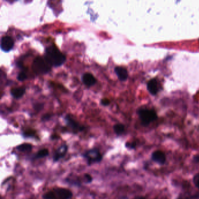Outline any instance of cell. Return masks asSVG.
<instances>
[{
  "label": "cell",
  "instance_id": "6da1fadb",
  "mask_svg": "<svg viewBox=\"0 0 199 199\" xmlns=\"http://www.w3.org/2000/svg\"><path fill=\"white\" fill-rule=\"evenodd\" d=\"M44 58L50 65L55 67L63 64L66 60L64 55L55 45H51L46 49Z\"/></svg>",
  "mask_w": 199,
  "mask_h": 199
},
{
  "label": "cell",
  "instance_id": "7a4b0ae2",
  "mask_svg": "<svg viewBox=\"0 0 199 199\" xmlns=\"http://www.w3.org/2000/svg\"><path fill=\"white\" fill-rule=\"evenodd\" d=\"M42 197L43 199H71L73 193L69 189L57 188L47 192Z\"/></svg>",
  "mask_w": 199,
  "mask_h": 199
},
{
  "label": "cell",
  "instance_id": "3957f363",
  "mask_svg": "<svg viewBox=\"0 0 199 199\" xmlns=\"http://www.w3.org/2000/svg\"><path fill=\"white\" fill-rule=\"evenodd\" d=\"M32 69L36 74H45L50 71L51 66L45 58L38 56L33 60Z\"/></svg>",
  "mask_w": 199,
  "mask_h": 199
},
{
  "label": "cell",
  "instance_id": "277c9868",
  "mask_svg": "<svg viewBox=\"0 0 199 199\" xmlns=\"http://www.w3.org/2000/svg\"><path fill=\"white\" fill-rule=\"evenodd\" d=\"M138 114L143 126H148L150 123L157 119V115L154 110L141 109L138 111Z\"/></svg>",
  "mask_w": 199,
  "mask_h": 199
},
{
  "label": "cell",
  "instance_id": "5b68a950",
  "mask_svg": "<svg viewBox=\"0 0 199 199\" xmlns=\"http://www.w3.org/2000/svg\"><path fill=\"white\" fill-rule=\"evenodd\" d=\"M83 157L86 160L89 165L98 163L103 158L102 155L100 153V150L97 148H92L86 151L83 154Z\"/></svg>",
  "mask_w": 199,
  "mask_h": 199
},
{
  "label": "cell",
  "instance_id": "8992f818",
  "mask_svg": "<svg viewBox=\"0 0 199 199\" xmlns=\"http://www.w3.org/2000/svg\"><path fill=\"white\" fill-rule=\"evenodd\" d=\"M14 42L12 38L8 36H3L1 40V48L5 52L10 51L14 47Z\"/></svg>",
  "mask_w": 199,
  "mask_h": 199
},
{
  "label": "cell",
  "instance_id": "52a82bcc",
  "mask_svg": "<svg viewBox=\"0 0 199 199\" xmlns=\"http://www.w3.org/2000/svg\"><path fill=\"white\" fill-rule=\"evenodd\" d=\"M152 159L159 165H164L166 162V155L164 153L159 150L154 151L151 155Z\"/></svg>",
  "mask_w": 199,
  "mask_h": 199
},
{
  "label": "cell",
  "instance_id": "ba28073f",
  "mask_svg": "<svg viewBox=\"0 0 199 199\" xmlns=\"http://www.w3.org/2000/svg\"><path fill=\"white\" fill-rule=\"evenodd\" d=\"M68 151V146L66 144L61 145L59 148H58L55 152L53 155V161L57 162L60 159L64 157Z\"/></svg>",
  "mask_w": 199,
  "mask_h": 199
},
{
  "label": "cell",
  "instance_id": "9c48e42d",
  "mask_svg": "<svg viewBox=\"0 0 199 199\" xmlns=\"http://www.w3.org/2000/svg\"><path fill=\"white\" fill-rule=\"evenodd\" d=\"M82 80L84 84L88 86H91L96 82V80L92 74L86 73L83 75Z\"/></svg>",
  "mask_w": 199,
  "mask_h": 199
},
{
  "label": "cell",
  "instance_id": "30bf717a",
  "mask_svg": "<svg viewBox=\"0 0 199 199\" xmlns=\"http://www.w3.org/2000/svg\"><path fill=\"white\" fill-rule=\"evenodd\" d=\"M65 120L67 125L70 126V127L74 130H78V131H82L84 129V127L80 126V125L77 123L75 120L72 119L70 116H67L65 117Z\"/></svg>",
  "mask_w": 199,
  "mask_h": 199
},
{
  "label": "cell",
  "instance_id": "8fae6325",
  "mask_svg": "<svg viewBox=\"0 0 199 199\" xmlns=\"http://www.w3.org/2000/svg\"><path fill=\"white\" fill-rule=\"evenodd\" d=\"M115 71L118 78L121 81H125L128 77V73L127 70L122 67H116Z\"/></svg>",
  "mask_w": 199,
  "mask_h": 199
},
{
  "label": "cell",
  "instance_id": "7c38bea8",
  "mask_svg": "<svg viewBox=\"0 0 199 199\" xmlns=\"http://www.w3.org/2000/svg\"><path fill=\"white\" fill-rule=\"evenodd\" d=\"M147 89L150 94L153 95H155L158 92V87L157 82L155 80L149 81L147 84Z\"/></svg>",
  "mask_w": 199,
  "mask_h": 199
},
{
  "label": "cell",
  "instance_id": "4fadbf2b",
  "mask_svg": "<svg viewBox=\"0 0 199 199\" xmlns=\"http://www.w3.org/2000/svg\"><path fill=\"white\" fill-rule=\"evenodd\" d=\"M25 88L21 86L18 88H15L11 90V94L15 98H20L25 92Z\"/></svg>",
  "mask_w": 199,
  "mask_h": 199
},
{
  "label": "cell",
  "instance_id": "5bb4252c",
  "mask_svg": "<svg viewBox=\"0 0 199 199\" xmlns=\"http://www.w3.org/2000/svg\"><path fill=\"white\" fill-rule=\"evenodd\" d=\"M49 154V150L46 148L40 149L36 154L34 155L33 158L35 159H40L42 158H45L46 157L48 156Z\"/></svg>",
  "mask_w": 199,
  "mask_h": 199
},
{
  "label": "cell",
  "instance_id": "9a60e30c",
  "mask_svg": "<svg viewBox=\"0 0 199 199\" xmlns=\"http://www.w3.org/2000/svg\"><path fill=\"white\" fill-rule=\"evenodd\" d=\"M32 145L29 143H24L16 147V149L20 152H29L32 149Z\"/></svg>",
  "mask_w": 199,
  "mask_h": 199
},
{
  "label": "cell",
  "instance_id": "2e32d148",
  "mask_svg": "<svg viewBox=\"0 0 199 199\" xmlns=\"http://www.w3.org/2000/svg\"><path fill=\"white\" fill-rule=\"evenodd\" d=\"M113 130L116 135H120L125 132V126L122 124H116L113 126Z\"/></svg>",
  "mask_w": 199,
  "mask_h": 199
},
{
  "label": "cell",
  "instance_id": "e0dca14e",
  "mask_svg": "<svg viewBox=\"0 0 199 199\" xmlns=\"http://www.w3.org/2000/svg\"><path fill=\"white\" fill-rule=\"evenodd\" d=\"M28 78L27 77V75L26 74L25 72L22 71V72H20V73L18 76H17V80L20 81H24V80H26V78Z\"/></svg>",
  "mask_w": 199,
  "mask_h": 199
},
{
  "label": "cell",
  "instance_id": "ac0fdd59",
  "mask_svg": "<svg viewBox=\"0 0 199 199\" xmlns=\"http://www.w3.org/2000/svg\"><path fill=\"white\" fill-rule=\"evenodd\" d=\"M193 182L195 186L199 189V173L194 175L193 178Z\"/></svg>",
  "mask_w": 199,
  "mask_h": 199
},
{
  "label": "cell",
  "instance_id": "d6986e66",
  "mask_svg": "<svg viewBox=\"0 0 199 199\" xmlns=\"http://www.w3.org/2000/svg\"><path fill=\"white\" fill-rule=\"evenodd\" d=\"M84 179L85 182L86 184H90V183L92 182V180H93L92 176L89 174L84 175Z\"/></svg>",
  "mask_w": 199,
  "mask_h": 199
},
{
  "label": "cell",
  "instance_id": "ffe728a7",
  "mask_svg": "<svg viewBox=\"0 0 199 199\" xmlns=\"http://www.w3.org/2000/svg\"><path fill=\"white\" fill-rule=\"evenodd\" d=\"M100 103L102 105H104V106H108L110 104V100L108 99L104 98V99L101 100Z\"/></svg>",
  "mask_w": 199,
  "mask_h": 199
},
{
  "label": "cell",
  "instance_id": "44dd1931",
  "mask_svg": "<svg viewBox=\"0 0 199 199\" xmlns=\"http://www.w3.org/2000/svg\"><path fill=\"white\" fill-rule=\"evenodd\" d=\"M43 105L41 104H36V105H34V109L36 110H40L43 108Z\"/></svg>",
  "mask_w": 199,
  "mask_h": 199
},
{
  "label": "cell",
  "instance_id": "7402d4cb",
  "mask_svg": "<svg viewBox=\"0 0 199 199\" xmlns=\"http://www.w3.org/2000/svg\"><path fill=\"white\" fill-rule=\"evenodd\" d=\"M126 146L127 148H129L133 149V148H135V143L131 144V143H127L126 144Z\"/></svg>",
  "mask_w": 199,
  "mask_h": 199
},
{
  "label": "cell",
  "instance_id": "603a6c76",
  "mask_svg": "<svg viewBox=\"0 0 199 199\" xmlns=\"http://www.w3.org/2000/svg\"><path fill=\"white\" fill-rule=\"evenodd\" d=\"M193 161L194 163L199 164V155H195L193 157Z\"/></svg>",
  "mask_w": 199,
  "mask_h": 199
},
{
  "label": "cell",
  "instance_id": "cb8c5ba5",
  "mask_svg": "<svg viewBox=\"0 0 199 199\" xmlns=\"http://www.w3.org/2000/svg\"><path fill=\"white\" fill-rule=\"evenodd\" d=\"M50 116H50V115H48V114L45 115V116H43L42 120H46L49 119L50 118Z\"/></svg>",
  "mask_w": 199,
  "mask_h": 199
},
{
  "label": "cell",
  "instance_id": "d4e9b609",
  "mask_svg": "<svg viewBox=\"0 0 199 199\" xmlns=\"http://www.w3.org/2000/svg\"><path fill=\"white\" fill-rule=\"evenodd\" d=\"M134 199H145L144 197H142V196H139V197H135Z\"/></svg>",
  "mask_w": 199,
  "mask_h": 199
},
{
  "label": "cell",
  "instance_id": "484cf974",
  "mask_svg": "<svg viewBox=\"0 0 199 199\" xmlns=\"http://www.w3.org/2000/svg\"><path fill=\"white\" fill-rule=\"evenodd\" d=\"M182 199V198H178V199Z\"/></svg>",
  "mask_w": 199,
  "mask_h": 199
}]
</instances>
